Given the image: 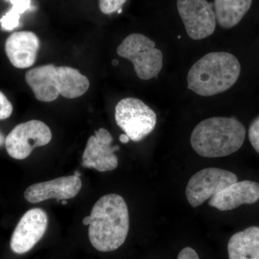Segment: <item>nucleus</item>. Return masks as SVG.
I'll return each instance as SVG.
<instances>
[{"instance_id": "nucleus-20", "label": "nucleus", "mask_w": 259, "mask_h": 259, "mask_svg": "<svg viewBox=\"0 0 259 259\" xmlns=\"http://www.w3.org/2000/svg\"><path fill=\"white\" fill-rule=\"evenodd\" d=\"M13 111L11 102L6 96L0 91V120L9 118Z\"/></svg>"}, {"instance_id": "nucleus-26", "label": "nucleus", "mask_w": 259, "mask_h": 259, "mask_svg": "<svg viewBox=\"0 0 259 259\" xmlns=\"http://www.w3.org/2000/svg\"><path fill=\"white\" fill-rule=\"evenodd\" d=\"M62 204H64V205H66V204H67V202H66V200H62V202H61Z\"/></svg>"}, {"instance_id": "nucleus-24", "label": "nucleus", "mask_w": 259, "mask_h": 259, "mask_svg": "<svg viewBox=\"0 0 259 259\" xmlns=\"http://www.w3.org/2000/svg\"><path fill=\"white\" fill-rule=\"evenodd\" d=\"M5 138L4 135L3 134V133L0 131V147L3 146V145L5 144Z\"/></svg>"}, {"instance_id": "nucleus-3", "label": "nucleus", "mask_w": 259, "mask_h": 259, "mask_svg": "<svg viewBox=\"0 0 259 259\" xmlns=\"http://www.w3.org/2000/svg\"><path fill=\"white\" fill-rule=\"evenodd\" d=\"M238 59L228 52H212L192 66L187 76L189 90L202 97H210L229 90L241 74Z\"/></svg>"}, {"instance_id": "nucleus-6", "label": "nucleus", "mask_w": 259, "mask_h": 259, "mask_svg": "<svg viewBox=\"0 0 259 259\" xmlns=\"http://www.w3.org/2000/svg\"><path fill=\"white\" fill-rule=\"evenodd\" d=\"M116 123L131 141L139 142L151 134L157 118L151 107L139 99H122L115 107Z\"/></svg>"}, {"instance_id": "nucleus-14", "label": "nucleus", "mask_w": 259, "mask_h": 259, "mask_svg": "<svg viewBox=\"0 0 259 259\" xmlns=\"http://www.w3.org/2000/svg\"><path fill=\"white\" fill-rule=\"evenodd\" d=\"M40 40L34 32H16L5 42V52L11 64L18 69L31 67L36 60Z\"/></svg>"}, {"instance_id": "nucleus-8", "label": "nucleus", "mask_w": 259, "mask_h": 259, "mask_svg": "<svg viewBox=\"0 0 259 259\" xmlns=\"http://www.w3.org/2000/svg\"><path fill=\"white\" fill-rule=\"evenodd\" d=\"M236 182L238 177L233 172L215 167L205 168L191 177L186 197L192 207H197Z\"/></svg>"}, {"instance_id": "nucleus-22", "label": "nucleus", "mask_w": 259, "mask_h": 259, "mask_svg": "<svg viewBox=\"0 0 259 259\" xmlns=\"http://www.w3.org/2000/svg\"><path fill=\"white\" fill-rule=\"evenodd\" d=\"M119 140H120V142L122 143V144H127L131 139H129V137L127 135L122 134L120 135Z\"/></svg>"}, {"instance_id": "nucleus-21", "label": "nucleus", "mask_w": 259, "mask_h": 259, "mask_svg": "<svg viewBox=\"0 0 259 259\" xmlns=\"http://www.w3.org/2000/svg\"><path fill=\"white\" fill-rule=\"evenodd\" d=\"M177 259H199V257L193 248L191 247H186L181 250L177 256Z\"/></svg>"}, {"instance_id": "nucleus-2", "label": "nucleus", "mask_w": 259, "mask_h": 259, "mask_svg": "<svg viewBox=\"0 0 259 259\" xmlns=\"http://www.w3.org/2000/svg\"><path fill=\"white\" fill-rule=\"evenodd\" d=\"M245 137V128L239 120L214 117L194 127L190 142L194 151L202 157H225L238 151Z\"/></svg>"}, {"instance_id": "nucleus-18", "label": "nucleus", "mask_w": 259, "mask_h": 259, "mask_svg": "<svg viewBox=\"0 0 259 259\" xmlns=\"http://www.w3.org/2000/svg\"><path fill=\"white\" fill-rule=\"evenodd\" d=\"M127 0H99L100 9L102 13L110 15L122 9Z\"/></svg>"}, {"instance_id": "nucleus-4", "label": "nucleus", "mask_w": 259, "mask_h": 259, "mask_svg": "<svg viewBox=\"0 0 259 259\" xmlns=\"http://www.w3.org/2000/svg\"><path fill=\"white\" fill-rule=\"evenodd\" d=\"M25 80L39 101H54L61 95L67 99L82 96L90 88V80L69 66L42 65L29 70Z\"/></svg>"}, {"instance_id": "nucleus-9", "label": "nucleus", "mask_w": 259, "mask_h": 259, "mask_svg": "<svg viewBox=\"0 0 259 259\" xmlns=\"http://www.w3.org/2000/svg\"><path fill=\"white\" fill-rule=\"evenodd\" d=\"M177 9L192 40H202L214 33L215 14L207 0H177Z\"/></svg>"}, {"instance_id": "nucleus-23", "label": "nucleus", "mask_w": 259, "mask_h": 259, "mask_svg": "<svg viewBox=\"0 0 259 259\" xmlns=\"http://www.w3.org/2000/svg\"><path fill=\"white\" fill-rule=\"evenodd\" d=\"M90 221H91V218H90V216H87L83 219V226H89L90 224Z\"/></svg>"}, {"instance_id": "nucleus-10", "label": "nucleus", "mask_w": 259, "mask_h": 259, "mask_svg": "<svg viewBox=\"0 0 259 259\" xmlns=\"http://www.w3.org/2000/svg\"><path fill=\"white\" fill-rule=\"evenodd\" d=\"M47 227V214L42 209H31L25 212L12 236V250L17 254H23L31 250L44 236Z\"/></svg>"}, {"instance_id": "nucleus-1", "label": "nucleus", "mask_w": 259, "mask_h": 259, "mask_svg": "<svg viewBox=\"0 0 259 259\" xmlns=\"http://www.w3.org/2000/svg\"><path fill=\"white\" fill-rule=\"evenodd\" d=\"M89 238L95 249L101 252L117 250L128 234V208L122 196H103L94 205L90 214Z\"/></svg>"}, {"instance_id": "nucleus-13", "label": "nucleus", "mask_w": 259, "mask_h": 259, "mask_svg": "<svg viewBox=\"0 0 259 259\" xmlns=\"http://www.w3.org/2000/svg\"><path fill=\"white\" fill-rule=\"evenodd\" d=\"M258 199L259 184L244 180L235 182L213 196L209 205L221 211H228L242 204L255 203Z\"/></svg>"}, {"instance_id": "nucleus-16", "label": "nucleus", "mask_w": 259, "mask_h": 259, "mask_svg": "<svg viewBox=\"0 0 259 259\" xmlns=\"http://www.w3.org/2000/svg\"><path fill=\"white\" fill-rule=\"evenodd\" d=\"M253 0H214L216 21L223 28H231L241 21Z\"/></svg>"}, {"instance_id": "nucleus-15", "label": "nucleus", "mask_w": 259, "mask_h": 259, "mask_svg": "<svg viewBox=\"0 0 259 259\" xmlns=\"http://www.w3.org/2000/svg\"><path fill=\"white\" fill-rule=\"evenodd\" d=\"M228 252L230 259H259V227H249L233 235Z\"/></svg>"}, {"instance_id": "nucleus-25", "label": "nucleus", "mask_w": 259, "mask_h": 259, "mask_svg": "<svg viewBox=\"0 0 259 259\" xmlns=\"http://www.w3.org/2000/svg\"><path fill=\"white\" fill-rule=\"evenodd\" d=\"M118 64V61L117 60H113L112 61V65H113V66H117V65Z\"/></svg>"}, {"instance_id": "nucleus-7", "label": "nucleus", "mask_w": 259, "mask_h": 259, "mask_svg": "<svg viewBox=\"0 0 259 259\" xmlns=\"http://www.w3.org/2000/svg\"><path fill=\"white\" fill-rule=\"evenodd\" d=\"M52 134L49 126L40 120H30L15 126L5 138L8 154L15 159L23 160L35 148L49 144Z\"/></svg>"}, {"instance_id": "nucleus-19", "label": "nucleus", "mask_w": 259, "mask_h": 259, "mask_svg": "<svg viewBox=\"0 0 259 259\" xmlns=\"http://www.w3.org/2000/svg\"><path fill=\"white\" fill-rule=\"evenodd\" d=\"M248 138L252 146L259 153V115L250 124Z\"/></svg>"}, {"instance_id": "nucleus-11", "label": "nucleus", "mask_w": 259, "mask_h": 259, "mask_svg": "<svg viewBox=\"0 0 259 259\" xmlns=\"http://www.w3.org/2000/svg\"><path fill=\"white\" fill-rule=\"evenodd\" d=\"M112 136L106 129L101 127L95 131V136L88 140L81 165L100 172L115 170L118 166V158L115 152L119 151L120 147L112 146Z\"/></svg>"}, {"instance_id": "nucleus-5", "label": "nucleus", "mask_w": 259, "mask_h": 259, "mask_svg": "<svg viewBox=\"0 0 259 259\" xmlns=\"http://www.w3.org/2000/svg\"><path fill=\"white\" fill-rule=\"evenodd\" d=\"M117 54L133 63L138 77L142 80L157 77L163 67L161 51L142 34L133 33L126 37L117 48Z\"/></svg>"}, {"instance_id": "nucleus-17", "label": "nucleus", "mask_w": 259, "mask_h": 259, "mask_svg": "<svg viewBox=\"0 0 259 259\" xmlns=\"http://www.w3.org/2000/svg\"><path fill=\"white\" fill-rule=\"evenodd\" d=\"M13 5L11 9L0 19L2 28L5 30H13L20 24V15L23 14L30 8V0H8Z\"/></svg>"}, {"instance_id": "nucleus-12", "label": "nucleus", "mask_w": 259, "mask_h": 259, "mask_svg": "<svg viewBox=\"0 0 259 259\" xmlns=\"http://www.w3.org/2000/svg\"><path fill=\"white\" fill-rule=\"evenodd\" d=\"M82 187L80 177H62L30 185L24 197L30 203H38L50 199L66 200L76 197Z\"/></svg>"}]
</instances>
